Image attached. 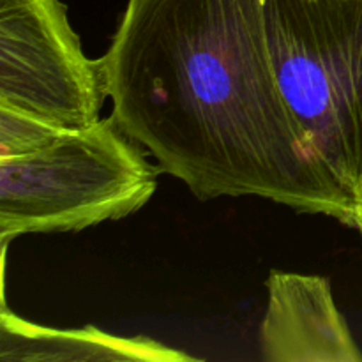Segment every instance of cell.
Here are the masks:
<instances>
[{
    "instance_id": "1",
    "label": "cell",
    "mask_w": 362,
    "mask_h": 362,
    "mask_svg": "<svg viewBox=\"0 0 362 362\" xmlns=\"http://www.w3.org/2000/svg\"><path fill=\"white\" fill-rule=\"evenodd\" d=\"M101 59L113 119L198 200L258 197L356 228L357 202L281 94L265 0H129Z\"/></svg>"
},
{
    "instance_id": "2",
    "label": "cell",
    "mask_w": 362,
    "mask_h": 362,
    "mask_svg": "<svg viewBox=\"0 0 362 362\" xmlns=\"http://www.w3.org/2000/svg\"><path fill=\"white\" fill-rule=\"evenodd\" d=\"M279 88L336 182L362 194V0H265Z\"/></svg>"
},
{
    "instance_id": "3",
    "label": "cell",
    "mask_w": 362,
    "mask_h": 362,
    "mask_svg": "<svg viewBox=\"0 0 362 362\" xmlns=\"http://www.w3.org/2000/svg\"><path fill=\"white\" fill-rule=\"evenodd\" d=\"M141 148L110 115L34 154L0 159L2 250L16 237L80 232L145 207L163 170Z\"/></svg>"
},
{
    "instance_id": "4",
    "label": "cell",
    "mask_w": 362,
    "mask_h": 362,
    "mask_svg": "<svg viewBox=\"0 0 362 362\" xmlns=\"http://www.w3.org/2000/svg\"><path fill=\"white\" fill-rule=\"evenodd\" d=\"M103 59H88L62 0H0V106L60 129L99 120Z\"/></svg>"
},
{
    "instance_id": "5",
    "label": "cell",
    "mask_w": 362,
    "mask_h": 362,
    "mask_svg": "<svg viewBox=\"0 0 362 362\" xmlns=\"http://www.w3.org/2000/svg\"><path fill=\"white\" fill-rule=\"evenodd\" d=\"M260 352L267 362H362L325 276L271 271Z\"/></svg>"
},
{
    "instance_id": "6",
    "label": "cell",
    "mask_w": 362,
    "mask_h": 362,
    "mask_svg": "<svg viewBox=\"0 0 362 362\" xmlns=\"http://www.w3.org/2000/svg\"><path fill=\"white\" fill-rule=\"evenodd\" d=\"M0 361L2 362H189L186 352L166 346L147 336H115L98 327L52 329L32 324L9 311L2 300L0 315Z\"/></svg>"
},
{
    "instance_id": "7",
    "label": "cell",
    "mask_w": 362,
    "mask_h": 362,
    "mask_svg": "<svg viewBox=\"0 0 362 362\" xmlns=\"http://www.w3.org/2000/svg\"><path fill=\"white\" fill-rule=\"evenodd\" d=\"M66 129L0 106V159L34 154L52 145Z\"/></svg>"
},
{
    "instance_id": "8",
    "label": "cell",
    "mask_w": 362,
    "mask_h": 362,
    "mask_svg": "<svg viewBox=\"0 0 362 362\" xmlns=\"http://www.w3.org/2000/svg\"><path fill=\"white\" fill-rule=\"evenodd\" d=\"M356 228L359 230L361 235H362V194L357 202V223H356Z\"/></svg>"
}]
</instances>
